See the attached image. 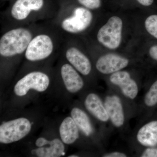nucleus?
I'll use <instances>...</instances> for the list:
<instances>
[{"label":"nucleus","instance_id":"nucleus-1","mask_svg":"<svg viewBox=\"0 0 157 157\" xmlns=\"http://www.w3.org/2000/svg\"><path fill=\"white\" fill-rule=\"evenodd\" d=\"M33 38L28 29L18 28L10 30L0 39V55L10 57L25 52Z\"/></svg>","mask_w":157,"mask_h":157},{"label":"nucleus","instance_id":"nucleus-2","mask_svg":"<svg viewBox=\"0 0 157 157\" xmlns=\"http://www.w3.org/2000/svg\"><path fill=\"white\" fill-rule=\"evenodd\" d=\"M123 21L120 17L113 16L98 31V42L109 49H116L120 45Z\"/></svg>","mask_w":157,"mask_h":157},{"label":"nucleus","instance_id":"nucleus-3","mask_svg":"<svg viewBox=\"0 0 157 157\" xmlns=\"http://www.w3.org/2000/svg\"><path fill=\"white\" fill-rule=\"evenodd\" d=\"M31 129V123L25 118L4 123L0 126V142L7 144L20 140L29 133Z\"/></svg>","mask_w":157,"mask_h":157},{"label":"nucleus","instance_id":"nucleus-4","mask_svg":"<svg viewBox=\"0 0 157 157\" xmlns=\"http://www.w3.org/2000/svg\"><path fill=\"white\" fill-rule=\"evenodd\" d=\"M52 39L48 35L41 34L33 37L25 52V57L30 61H37L47 58L54 50Z\"/></svg>","mask_w":157,"mask_h":157},{"label":"nucleus","instance_id":"nucleus-5","mask_svg":"<svg viewBox=\"0 0 157 157\" xmlns=\"http://www.w3.org/2000/svg\"><path fill=\"white\" fill-rule=\"evenodd\" d=\"M49 82V77L45 73L31 72L17 82L14 86V92L17 96L22 97L25 95L30 89L45 91L48 88Z\"/></svg>","mask_w":157,"mask_h":157},{"label":"nucleus","instance_id":"nucleus-6","mask_svg":"<svg viewBox=\"0 0 157 157\" xmlns=\"http://www.w3.org/2000/svg\"><path fill=\"white\" fill-rule=\"evenodd\" d=\"M93 15L89 9L78 7L73 14L65 18L61 23V27L65 32L72 34L78 33L86 29L90 25Z\"/></svg>","mask_w":157,"mask_h":157},{"label":"nucleus","instance_id":"nucleus-7","mask_svg":"<svg viewBox=\"0 0 157 157\" xmlns=\"http://www.w3.org/2000/svg\"><path fill=\"white\" fill-rule=\"evenodd\" d=\"M128 63V59L125 58L116 54L109 53L100 57L96 63V67L100 73L109 74L120 71Z\"/></svg>","mask_w":157,"mask_h":157},{"label":"nucleus","instance_id":"nucleus-8","mask_svg":"<svg viewBox=\"0 0 157 157\" xmlns=\"http://www.w3.org/2000/svg\"><path fill=\"white\" fill-rule=\"evenodd\" d=\"M110 82L120 88L124 95L130 99H135L138 93L136 82L127 71H119L112 73L109 77Z\"/></svg>","mask_w":157,"mask_h":157},{"label":"nucleus","instance_id":"nucleus-9","mask_svg":"<svg viewBox=\"0 0 157 157\" xmlns=\"http://www.w3.org/2000/svg\"><path fill=\"white\" fill-rule=\"evenodd\" d=\"M39 148L32 151V153L39 157H59L65 155L63 144L58 139L52 140L43 137L38 138L36 142Z\"/></svg>","mask_w":157,"mask_h":157},{"label":"nucleus","instance_id":"nucleus-10","mask_svg":"<svg viewBox=\"0 0 157 157\" xmlns=\"http://www.w3.org/2000/svg\"><path fill=\"white\" fill-rule=\"evenodd\" d=\"M44 4V0H17L11 8V16L17 21L24 20L33 11L41 10Z\"/></svg>","mask_w":157,"mask_h":157},{"label":"nucleus","instance_id":"nucleus-11","mask_svg":"<svg viewBox=\"0 0 157 157\" xmlns=\"http://www.w3.org/2000/svg\"><path fill=\"white\" fill-rule=\"evenodd\" d=\"M104 104L113 125L117 128L121 127L124 122V115L120 98L116 95L107 96Z\"/></svg>","mask_w":157,"mask_h":157},{"label":"nucleus","instance_id":"nucleus-12","mask_svg":"<svg viewBox=\"0 0 157 157\" xmlns=\"http://www.w3.org/2000/svg\"><path fill=\"white\" fill-rule=\"evenodd\" d=\"M66 56L69 63L78 72L83 75H88L91 70V64L89 59L75 47H71L67 49Z\"/></svg>","mask_w":157,"mask_h":157},{"label":"nucleus","instance_id":"nucleus-13","mask_svg":"<svg viewBox=\"0 0 157 157\" xmlns=\"http://www.w3.org/2000/svg\"><path fill=\"white\" fill-rule=\"evenodd\" d=\"M61 73L65 86L70 92H77L83 87V80L71 65L69 64L63 65Z\"/></svg>","mask_w":157,"mask_h":157},{"label":"nucleus","instance_id":"nucleus-14","mask_svg":"<svg viewBox=\"0 0 157 157\" xmlns=\"http://www.w3.org/2000/svg\"><path fill=\"white\" fill-rule=\"evenodd\" d=\"M85 106L89 112L102 122H107L109 119V115L101 98L95 94H90L86 98Z\"/></svg>","mask_w":157,"mask_h":157},{"label":"nucleus","instance_id":"nucleus-15","mask_svg":"<svg viewBox=\"0 0 157 157\" xmlns=\"http://www.w3.org/2000/svg\"><path fill=\"white\" fill-rule=\"evenodd\" d=\"M137 139L143 146L157 145V121L150 122L141 127L137 132Z\"/></svg>","mask_w":157,"mask_h":157},{"label":"nucleus","instance_id":"nucleus-16","mask_svg":"<svg viewBox=\"0 0 157 157\" xmlns=\"http://www.w3.org/2000/svg\"><path fill=\"white\" fill-rule=\"evenodd\" d=\"M62 141L66 144H72L78 138V127L72 117H68L63 121L59 128Z\"/></svg>","mask_w":157,"mask_h":157},{"label":"nucleus","instance_id":"nucleus-17","mask_svg":"<svg viewBox=\"0 0 157 157\" xmlns=\"http://www.w3.org/2000/svg\"><path fill=\"white\" fill-rule=\"evenodd\" d=\"M71 117L76 125L86 136H90L93 132V128L88 116L82 109L75 108L72 109Z\"/></svg>","mask_w":157,"mask_h":157},{"label":"nucleus","instance_id":"nucleus-18","mask_svg":"<svg viewBox=\"0 0 157 157\" xmlns=\"http://www.w3.org/2000/svg\"><path fill=\"white\" fill-rule=\"evenodd\" d=\"M144 102L148 107H153L157 104V80L155 82L147 93Z\"/></svg>","mask_w":157,"mask_h":157},{"label":"nucleus","instance_id":"nucleus-19","mask_svg":"<svg viewBox=\"0 0 157 157\" xmlns=\"http://www.w3.org/2000/svg\"><path fill=\"white\" fill-rule=\"evenodd\" d=\"M145 27L149 33L157 39V15H151L147 18Z\"/></svg>","mask_w":157,"mask_h":157},{"label":"nucleus","instance_id":"nucleus-20","mask_svg":"<svg viewBox=\"0 0 157 157\" xmlns=\"http://www.w3.org/2000/svg\"><path fill=\"white\" fill-rule=\"evenodd\" d=\"M78 3L88 9H98L101 6V0H77Z\"/></svg>","mask_w":157,"mask_h":157},{"label":"nucleus","instance_id":"nucleus-21","mask_svg":"<svg viewBox=\"0 0 157 157\" xmlns=\"http://www.w3.org/2000/svg\"><path fill=\"white\" fill-rule=\"evenodd\" d=\"M140 157H157V148H148L146 149Z\"/></svg>","mask_w":157,"mask_h":157},{"label":"nucleus","instance_id":"nucleus-22","mask_svg":"<svg viewBox=\"0 0 157 157\" xmlns=\"http://www.w3.org/2000/svg\"><path fill=\"white\" fill-rule=\"evenodd\" d=\"M149 53L152 58L157 61V45L151 46L150 48Z\"/></svg>","mask_w":157,"mask_h":157},{"label":"nucleus","instance_id":"nucleus-23","mask_svg":"<svg viewBox=\"0 0 157 157\" xmlns=\"http://www.w3.org/2000/svg\"><path fill=\"white\" fill-rule=\"evenodd\" d=\"M104 157H126L127 155L120 152H113L106 154L103 156Z\"/></svg>","mask_w":157,"mask_h":157},{"label":"nucleus","instance_id":"nucleus-24","mask_svg":"<svg viewBox=\"0 0 157 157\" xmlns=\"http://www.w3.org/2000/svg\"><path fill=\"white\" fill-rule=\"evenodd\" d=\"M140 4L144 6H150L153 3L154 0H137Z\"/></svg>","mask_w":157,"mask_h":157},{"label":"nucleus","instance_id":"nucleus-25","mask_svg":"<svg viewBox=\"0 0 157 157\" xmlns=\"http://www.w3.org/2000/svg\"><path fill=\"white\" fill-rule=\"evenodd\" d=\"M78 156L76 155H71L69 156V157H78Z\"/></svg>","mask_w":157,"mask_h":157}]
</instances>
